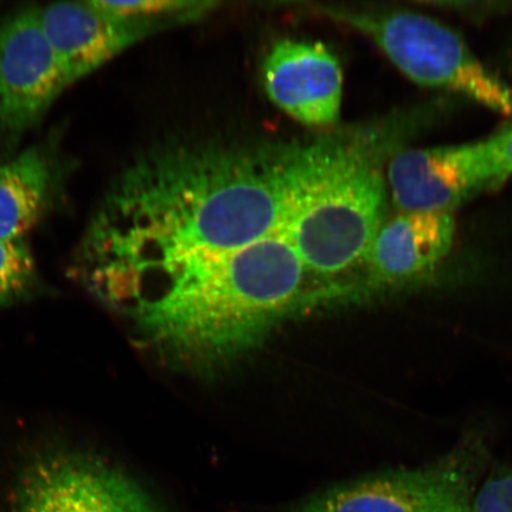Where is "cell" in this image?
Here are the masks:
<instances>
[{
	"label": "cell",
	"mask_w": 512,
	"mask_h": 512,
	"mask_svg": "<svg viewBox=\"0 0 512 512\" xmlns=\"http://www.w3.org/2000/svg\"><path fill=\"white\" fill-rule=\"evenodd\" d=\"M281 222L274 152H153L108 191L83 240L80 275L95 296H111L252 245L279 233Z\"/></svg>",
	"instance_id": "1"
},
{
	"label": "cell",
	"mask_w": 512,
	"mask_h": 512,
	"mask_svg": "<svg viewBox=\"0 0 512 512\" xmlns=\"http://www.w3.org/2000/svg\"><path fill=\"white\" fill-rule=\"evenodd\" d=\"M306 306L313 305L305 267L279 232L146 281L114 311L170 361L208 373L256 348Z\"/></svg>",
	"instance_id": "2"
},
{
	"label": "cell",
	"mask_w": 512,
	"mask_h": 512,
	"mask_svg": "<svg viewBox=\"0 0 512 512\" xmlns=\"http://www.w3.org/2000/svg\"><path fill=\"white\" fill-rule=\"evenodd\" d=\"M414 120L274 152L283 196L280 233L296 249L313 306L354 300L371 243L388 217L387 163Z\"/></svg>",
	"instance_id": "3"
},
{
	"label": "cell",
	"mask_w": 512,
	"mask_h": 512,
	"mask_svg": "<svg viewBox=\"0 0 512 512\" xmlns=\"http://www.w3.org/2000/svg\"><path fill=\"white\" fill-rule=\"evenodd\" d=\"M420 86L466 96L512 118V89L480 62L456 31L405 9L334 10Z\"/></svg>",
	"instance_id": "4"
},
{
	"label": "cell",
	"mask_w": 512,
	"mask_h": 512,
	"mask_svg": "<svg viewBox=\"0 0 512 512\" xmlns=\"http://www.w3.org/2000/svg\"><path fill=\"white\" fill-rule=\"evenodd\" d=\"M484 471L477 446H462L437 462L389 470L331 486L290 512H471Z\"/></svg>",
	"instance_id": "5"
},
{
	"label": "cell",
	"mask_w": 512,
	"mask_h": 512,
	"mask_svg": "<svg viewBox=\"0 0 512 512\" xmlns=\"http://www.w3.org/2000/svg\"><path fill=\"white\" fill-rule=\"evenodd\" d=\"M390 201L398 213L456 209L499 184L485 140L479 143L399 149L386 168Z\"/></svg>",
	"instance_id": "6"
},
{
	"label": "cell",
	"mask_w": 512,
	"mask_h": 512,
	"mask_svg": "<svg viewBox=\"0 0 512 512\" xmlns=\"http://www.w3.org/2000/svg\"><path fill=\"white\" fill-rule=\"evenodd\" d=\"M69 87L42 28L38 8L0 21V126L19 136L38 123Z\"/></svg>",
	"instance_id": "7"
},
{
	"label": "cell",
	"mask_w": 512,
	"mask_h": 512,
	"mask_svg": "<svg viewBox=\"0 0 512 512\" xmlns=\"http://www.w3.org/2000/svg\"><path fill=\"white\" fill-rule=\"evenodd\" d=\"M454 213L407 211L387 217L358 275L354 300L400 290L430 277L450 254Z\"/></svg>",
	"instance_id": "8"
},
{
	"label": "cell",
	"mask_w": 512,
	"mask_h": 512,
	"mask_svg": "<svg viewBox=\"0 0 512 512\" xmlns=\"http://www.w3.org/2000/svg\"><path fill=\"white\" fill-rule=\"evenodd\" d=\"M137 486L99 459L50 454L25 472L14 512H120Z\"/></svg>",
	"instance_id": "9"
},
{
	"label": "cell",
	"mask_w": 512,
	"mask_h": 512,
	"mask_svg": "<svg viewBox=\"0 0 512 512\" xmlns=\"http://www.w3.org/2000/svg\"><path fill=\"white\" fill-rule=\"evenodd\" d=\"M267 95L281 110L304 125L337 123L343 98V73L337 57L324 44L280 41L264 63Z\"/></svg>",
	"instance_id": "10"
},
{
	"label": "cell",
	"mask_w": 512,
	"mask_h": 512,
	"mask_svg": "<svg viewBox=\"0 0 512 512\" xmlns=\"http://www.w3.org/2000/svg\"><path fill=\"white\" fill-rule=\"evenodd\" d=\"M38 14L69 86L104 67L150 29L146 22L108 14L93 0L49 4Z\"/></svg>",
	"instance_id": "11"
},
{
	"label": "cell",
	"mask_w": 512,
	"mask_h": 512,
	"mask_svg": "<svg viewBox=\"0 0 512 512\" xmlns=\"http://www.w3.org/2000/svg\"><path fill=\"white\" fill-rule=\"evenodd\" d=\"M51 187L50 163L38 149L0 164V239H25L46 211Z\"/></svg>",
	"instance_id": "12"
},
{
	"label": "cell",
	"mask_w": 512,
	"mask_h": 512,
	"mask_svg": "<svg viewBox=\"0 0 512 512\" xmlns=\"http://www.w3.org/2000/svg\"><path fill=\"white\" fill-rule=\"evenodd\" d=\"M35 275V261L27 241L0 239V310L27 294Z\"/></svg>",
	"instance_id": "13"
},
{
	"label": "cell",
	"mask_w": 512,
	"mask_h": 512,
	"mask_svg": "<svg viewBox=\"0 0 512 512\" xmlns=\"http://www.w3.org/2000/svg\"><path fill=\"white\" fill-rule=\"evenodd\" d=\"M93 3L108 14L128 19V21L146 22L159 16L182 14L192 11L187 2H169V0H133V2H110V0H93Z\"/></svg>",
	"instance_id": "14"
},
{
	"label": "cell",
	"mask_w": 512,
	"mask_h": 512,
	"mask_svg": "<svg viewBox=\"0 0 512 512\" xmlns=\"http://www.w3.org/2000/svg\"><path fill=\"white\" fill-rule=\"evenodd\" d=\"M471 512H512V470L498 469L480 483Z\"/></svg>",
	"instance_id": "15"
},
{
	"label": "cell",
	"mask_w": 512,
	"mask_h": 512,
	"mask_svg": "<svg viewBox=\"0 0 512 512\" xmlns=\"http://www.w3.org/2000/svg\"><path fill=\"white\" fill-rule=\"evenodd\" d=\"M499 184L512 176V125L485 139Z\"/></svg>",
	"instance_id": "16"
},
{
	"label": "cell",
	"mask_w": 512,
	"mask_h": 512,
	"mask_svg": "<svg viewBox=\"0 0 512 512\" xmlns=\"http://www.w3.org/2000/svg\"><path fill=\"white\" fill-rule=\"evenodd\" d=\"M120 512H162L152 499L137 486L128 497L123 509Z\"/></svg>",
	"instance_id": "17"
}]
</instances>
